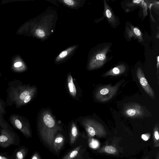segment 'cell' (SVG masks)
I'll return each instance as SVG.
<instances>
[{"label": "cell", "mask_w": 159, "mask_h": 159, "mask_svg": "<svg viewBox=\"0 0 159 159\" xmlns=\"http://www.w3.org/2000/svg\"><path fill=\"white\" fill-rule=\"evenodd\" d=\"M37 91V88L34 85L25 84L16 79L11 81L6 91L7 93L6 106L14 105L16 108H21L32 100Z\"/></svg>", "instance_id": "cell-1"}, {"label": "cell", "mask_w": 159, "mask_h": 159, "mask_svg": "<svg viewBox=\"0 0 159 159\" xmlns=\"http://www.w3.org/2000/svg\"><path fill=\"white\" fill-rule=\"evenodd\" d=\"M40 136L44 142L52 149L53 142L56 134L62 129L49 110H45L40 114L38 122Z\"/></svg>", "instance_id": "cell-2"}, {"label": "cell", "mask_w": 159, "mask_h": 159, "mask_svg": "<svg viewBox=\"0 0 159 159\" xmlns=\"http://www.w3.org/2000/svg\"><path fill=\"white\" fill-rule=\"evenodd\" d=\"M111 46V43H105L98 45L90 61L88 66L89 70L99 68L105 63L109 58L108 54Z\"/></svg>", "instance_id": "cell-3"}, {"label": "cell", "mask_w": 159, "mask_h": 159, "mask_svg": "<svg viewBox=\"0 0 159 159\" xmlns=\"http://www.w3.org/2000/svg\"><path fill=\"white\" fill-rule=\"evenodd\" d=\"M82 124L90 138L95 136L100 138L104 137L107 134L106 131L102 125L93 119H84L82 121Z\"/></svg>", "instance_id": "cell-4"}, {"label": "cell", "mask_w": 159, "mask_h": 159, "mask_svg": "<svg viewBox=\"0 0 159 159\" xmlns=\"http://www.w3.org/2000/svg\"><path fill=\"white\" fill-rule=\"evenodd\" d=\"M9 121L15 128L19 130L26 137H31L30 122L25 117L18 114H13L10 115Z\"/></svg>", "instance_id": "cell-5"}, {"label": "cell", "mask_w": 159, "mask_h": 159, "mask_svg": "<svg viewBox=\"0 0 159 159\" xmlns=\"http://www.w3.org/2000/svg\"><path fill=\"white\" fill-rule=\"evenodd\" d=\"M0 145L6 147L13 144L14 141L12 138L14 133L11 127L4 118L0 120Z\"/></svg>", "instance_id": "cell-6"}, {"label": "cell", "mask_w": 159, "mask_h": 159, "mask_svg": "<svg viewBox=\"0 0 159 159\" xmlns=\"http://www.w3.org/2000/svg\"><path fill=\"white\" fill-rule=\"evenodd\" d=\"M120 84L119 83L113 86L109 85L99 88L95 93L96 99L102 102L108 101L115 94Z\"/></svg>", "instance_id": "cell-7"}, {"label": "cell", "mask_w": 159, "mask_h": 159, "mask_svg": "<svg viewBox=\"0 0 159 159\" xmlns=\"http://www.w3.org/2000/svg\"><path fill=\"white\" fill-rule=\"evenodd\" d=\"M123 113L125 116L131 117H141L144 113L142 107L136 103H130L126 105L123 111Z\"/></svg>", "instance_id": "cell-8"}, {"label": "cell", "mask_w": 159, "mask_h": 159, "mask_svg": "<svg viewBox=\"0 0 159 159\" xmlns=\"http://www.w3.org/2000/svg\"><path fill=\"white\" fill-rule=\"evenodd\" d=\"M136 75L140 84L146 92L151 98H154L155 95L154 93L149 84L142 70L140 67L138 68Z\"/></svg>", "instance_id": "cell-9"}, {"label": "cell", "mask_w": 159, "mask_h": 159, "mask_svg": "<svg viewBox=\"0 0 159 159\" xmlns=\"http://www.w3.org/2000/svg\"><path fill=\"white\" fill-rule=\"evenodd\" d=\"M104 10L103 14L104 16L112 27H116L119 24V18L114 14L111 8L107 3L106 1H104Z\"/></svg>", "instance_id": "cell-10"}, {"label": "cell", "mask_w": 159, "mask_h": 159, "mask_svg": "<svg viewBox=\"0 0 159 159\" xmlns=\"http://www.w3.org/2000/svg\"><path fill=\"white\" fill-rule=\"evenodd\" d=\"M129 27H126V37L127 39L130 40L133 37L138 39L140 41H143L142 34L141 31L138 28L129 25Z\"/></svg>", "instance_id": "cell-11"}, {"label": "cell", "mask_w": 159, "mask_h": 159, "mask_svg": "<svg viewBox=\"0 0 159 159\" xmlns=\"http://www.w3.org/2000/svg\"><path fill=\"white\" fill-rule=\"evenodd\" d=\"M82 146L80 145L65 155L62 159H80L82 157Z\"/></svg>", "instance_id": "cell-12"}, {"label": "cell", "mask_w": 159, "mask_h": 159, "mask_svg": "<svg viewBox=\"0 0 159 159\" xmlns=\"http://www.w3.org/2000/svg\"><path fill=\"white\" fill-rule=\"evenodd\" d=\"M126 69V66L124 64H120L106 72L103 76H117L124 73Z\"/></svg>", "instance_id": "cell-13"}, {"label": "cell", "mask_w": 159, "mask_h": 159, "mask_svg": "<svg viewBox=\"0 0 159 159\" xmlns=\"http://www.w3.org/2000/svg\"><path fill=\"white\" fill-rule=\"evenodd\" d=\"M64 142L63 136L61 134H57L53 140L52 149L56 152H58L62 147Z\"/></svg>", "instance_id": "cell-14"}, {"label": "cell", "mask_w": 159, "mask_h": 159, "mask_svg": "<svg viewBox=\"0 0 159 159\" xmlns=\"http://www.w3.org/2000/svg\"><path fill=\"white\" fill-rule=\"evenodd\" d=\"M79 135L77 126L73 121L71 124L70 132V142L71 144H74L76 141Z\"/></svg>", "instance_id": "cell-15"}, {"label": "cell", "mask_w": 159, "mask_h": 159, "mask_svg": "<svg viewBox=\"0 0 159 159\" xmlns=\"http://www.w3.org/2000/svg\"><path fill=\"white\" fill-rule=\"evenodd\" d=\"M71 75L69 74L67 77V86L70 94L75 98L77 94V90Z\"/></svg>", "instance_id": "cell-16"}, {"label": "cell", "mask_w": 159, "mask_h": 159, "mask_svg": "<svg viewBox=\"0 0 159 159\" xmlns=\"http://www.w3.org/2000/svg\"><path fill=\"white\" fill-rule=\"evenodd\" d=\"M153 138L154 146L155 147H157L159 146V134L158 126H156L153 130Z\"/></svg>", "instance_id": "cell-17"}, {"label": "cell", "mask_w": 159, "mask_h": 159, "mask_svg": "<svg viewBox=\"0 0 159 159\" xmlns=\"http://www.w3.org/2000/svg\"><path fill=\"white\" fill-rule=\"evenodd\" d=\"M6 103L0 98V116L4 117L3 116L6 113L5 108Z\"/></svg>", "instance_id": "cell-18"}, {"label": "cell", "mask_w": 159, "mask_h": 159, "mask_svg": "<svg viewBox=\"0 0 159 159\" xmlns=\"http://www.w3.org/2000/svg\"><path fill=\"white\" fill-rule=\"evenodd\" d=\"M103 151L104 152L111 154H114L116 152V148L110 145H107L103 149Z\"/></svg>", "instance_id": "cell-19"}, {"label": "cell", "mask_w": 159, "mask_h": 159, "mask_svg": "<svg viewBox=\"0 0 159 159\" xmlns=\"http://www.w3.org/2000/svg\"><path fill=\"white\" fill-rule=\"evenodd\" d=\"M26 152L25 149H22L16 153V159H24L26 154Z\"/></svg>", "instance_id": "cell-20"}, {"label": "cell", "mask_w": 159, "mask_h": 159, "mask_svg": "<svg viewBox=\"0 0 159 159\" xmlns=\"http://www.w3.org/2000/svg\"><path fill=\"white\" fill-rule=\"evenodd\" d=\"M68 50H65L61 52L56 59V60L59 61L60 60L65 58L68 54Z\"/></svg>", "instance_id": "cell-21"}, {"label": "cell", "mask_w": 159, "mask_h": 159, "mask_svg": "<svg viewBox=\"0 0 159 159\" xmlns=\"http://www.w3.org/2000/svg\"><path fill=\"white\" fill-rule=\"evenodd\" d=\"M35 32L36 35L39 37H43L45 35L44 32L40 29H37Z\"/></svg>", "instance_id": "cell-22"}, {"label": "cell", "mask_w": 159, "mask_h": 159, "mask_svg": "<svg viewBox=\"0 0 159 159\" xmlns=\"http://www.w3.org/2000/svg\"><path fill=\"white\" fill-rule=\"evenodd\" d=\"M62 1L65 4L69 6H72L75 4V1L72 0H65Z\"/></svg>", "instance_id": "cell-23"}, {"label": "cell", "mask_w": 159, "mask_h": 159, "mask_svg": "<svg viewBox=\"0 0 159 159\" xmlns=\"http://www.w3.org/2000/svg\"><path fill=\"white\" fill-rule=\"evenodd\" d=\"M142 139L145 141L148 140L150 137V134H144L142 135Z\"/></svg>", "instance_id": "cell-24"}, {"label": "cell", "mask_w": 159, "mask_h": 159, "mask_svg": "<svg viewBox=\"0 0 159 159\" xmlns=\"http://www.w3.org/2000/svg\"><path fill=\"white\" fill-rule=\"evenodd\" d=\"M31 159H41V158L39 153L36 152L32 156Z\"/></svg>", "instance_id": "cell-25"}, {"label": "cell", "mask_w": 159, "mask_h": 159, "mask_svg": "<svg viewBox=\"0 0 159 159\" xmlns=\"http://www.w3.org/2000/svg\"><path fill=\"white\" fill-rule=\"evenodd\" d=\"M0 159H9L6 157L0 156Z\"/></svg>", "instance_id": "cell-26"}, {"label": "cell", "mask_w": 159, "mask_h": 159, "mask_svg": "<svg viewBox=\"0 0 159 159\" xmlns=\"http://www.w3.org/2000/svg\"><path fill=\"white\" fill-rule=\"evenodd\" d=\"M157 159H159V154H158H158H157Z\"/></svg>", "instance_id": "cell-27"}, {"label": "cell", "mask_w": 159, "mask_h": 159, "mask_svg": "<svg viewBox=\"0 0 159 159\" xmlns=\"http://www.w3.org/2000/svg\"><path fill=\"white\" fill-rule=\"evenodd\" d=\"M3 118H2V117H1L0 116V121Z\"/></svg>", "instance_id": "cell-28"}, {"label": "cell", "mask_w": 159, "mask_h": 159, "mask_svg": "<svg viewBox=\"0 0 159 159\" xmlns=\"http://www.w3.org/2000/svg\"><path fill=\"white\" fill-rule=\"evenodd\" d=\"M1 76V74H0V77Z\"/></svg>", "instance_id": "cell-29"}]
</instances>
